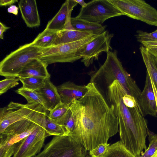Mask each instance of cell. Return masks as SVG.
<instances>
[{"label":"cell","instance_id":"obj_1","mask_svg":"<svg viewBox=\"0 0 157 157\" xmlns=\"http://www.w3.org/2000/svg\"><path fill=\"white\" fill-rule=\"evenodd\" d=\"M86 86V94L70 105L75 124L69 136L89 152L108 143L118 131L119 122L94 83L90 82Z\"/></svg>","mask_w":157,"mask_h":157},{"label":"cell","instance_id":"obj_2","mask_svg":"<svg viewBox=\"0 0 157 157\" xmlns=\"http://www.w3.org/2000/svg\"><path fill=\"white\" fill-rule=\"evenodd\" d=\"M125 92L114 81L108 87L107 100L118 119L121 141L135 157H140L147 148L146 140L149 130L136 99Z\"/></svg>","mask_w":157,"mask_h":157},{"label":"cell","instance_id":"obj_3","mask_svg":"<svg viewBox=\"0 0 157 157\" xmlns=\"http://www.w3.org/2000/svg\"><path fill=\"white\" fill-rule=\"evenodd\" d=\"M107 54L104 63L91 75L90 82L94 83L96 80L102 77L109 86L114 81H117L127 93L134 98L137 103L141 90L123 67L118 58L117 51H109Z\"/></svg>","mask_w":157,"mask_h":157},{"label":"cell","instance_id":"obj_4","mask_svg":"<svg viewBox=\"0 0 157 157\" xmlns=\"http://www.w3.org/2000/svg\"><path fill=\"white\" fill-rule=\"evenodd\" d=\"M96 35L42 48L38 58L48 65L57 63H73L82 58L87 44Z\"/></svg>","mask_w":157,"mask_h":157},{"label":"cell","instance_id":"obj_5","mask_svg":"<svg viewBox=\"0 0 157 157\" xmlns=\"http://www.w3.org/2000/svg\"><path fill=\"white\" fill-rule=\"evenodd\" d=\"M42 49L32 42L20 46L0 62V75L6 78L17 77L26 64L32 59L38 58Z\"/></svg>","mask_w":157,"mask_h":157},{"label":"cell","instance_id":"obj_6","mask_svg":"<svg viewBox=\"0 0 157 157\" xmlns=\"http://www.w3.org/2000/svg\"><path fill=\"white\" fill-rule=\"evenodd\" d=\"M47 111L44 109L30 117L9 125L0 133V144L16 148L20 141L30 134L38 125L45 122Z\"/></svg>","mask_w":157,"mask_h":157},{"label":"cell","instance_id":"obj_7","mask_svg":"<svg viewBox=\"0 0 157 157\" xmlns=\"http://www.w3.org/2000/svg\"><path fill=\"white\" fill-rule=\"evenodd\" d=\"M34 157H91L71 136H54Z\"/></svg>","mask_w":157,"mask_h":157},{"label":"cell","instance_id":"obj_8","mask_svg":"<svg viewBox=\"0 0 157 157\" xmlns=\"http://www.w3.org/2000/svg\"><path fill=\"white\" fill-rule=\"evenodd\" d=\"M123 14L157 26V10L142 0H109Z\"/></svg>","mask_w":157,"mask_h":157},{"label":"cell","instance_id":"obj_9","mask_svg":"<svg viewBox=\"0 0 157 157\" xmlns=\"http://www.w3.org/2000/svg\"><path fill=\"white\" fill-rule=\"evenodd\" d=\"M123 15L109 0H93L81 8L76 17L101 25L107 19Z\"/></svg>","mask_w":157,"mask_h":157},{"label":"cell","instance_id":"obj_10","mask_svg":"<svg viewBox=\"0 0 157 157\" xmlns=\"http://www.w3.org/2000/svg\"><path fill=\"white\" fill-rule=\"evenodd\" d=\"M44 109L39 104H23L11 102L7 107L0 108V133L12 124L30 117Z\"/></svg>","mask_w":157,"mask_h":157},{"label":"cell","instance_id":"obj_11","mask_svg":"<svg viewBox=\"0 0 157 157\" xmlns=\"http://www.w3.org/2000/svg\"><path fill=\"white\" fill-rule=\"evenodd\" d=\"M45 122L38 125L18 143L13 157H34L40 152L45 140L48 137L45 128Z\"/></svg>","mask_w":157,"mask_h":157},{"label":"cell","instance_id":"obj_12","mask_svg":"<svg viewBox=\"0 0 157 157\" xmlns=\"http://www.w3.org/2000/svg\"><path fill=\"white\" fill-rule=\"evenodd\" d=\"M114 35L105 30L97 35L86 46L81 61L88 67L94 60H98L99 56L102 52H108L112 49L111 41Z\"/></svg>","mask_w":157,"mask_h":157},{"label":"cell","instance_id":"obj_13","mask_svg":"<svg viewBox=\"0 0 157 157\" xmlns=\"http://www.w3.org/2000/svg\"><path fill=\"white\" fill-rule=\"evenodd\" d=\"M137 103L144 116L147 115L156 116L157 107L155 96L151 78L147 73L144 86L139 96Z\"/></svg>","mask_w":157,"mask_h":157},{"label":"cell","instance_id":"obj_14","mask_svg":"<svg viewBox=\"0 0 157 157\" xmlns=\"http://www.w3.org/2000/svg\"><path fill=\"white\" fill-rule=\"evenodd\" d=\"M77 4L75 0L66 1L58 13L48 22L45 29L57 32L65 28L71 23L72 11Z\"/></svg>","mask_w":157,"mask_h":157},{"label":"cell","instance_id":"obj_15","mask_svg":"<svg viewBox=\"0 0 157 157\" xmlns=\"http://www.w3.org/2000/svg\"><path fill=\"white\" fill-rule=\"evenodd\" d=\"M61 102L70 105L75 100L83 97L86 93V86L77 85L68 81L57 87Z\"/></svg>","mask_w":157,"mask_h":157},{"label":"cell","instance_id":"obj_16","mask_svg":"<svg viewBox=\"0 0 157 157\" xmlns=\"http://www.w3.org/2000/svg\"><path fill=\"white\" fill-rule=\"evenodd\" d=\"M18 5L22 17L28 27L33 28L40 25V19L36 0H20Z\"/></svg>","mask_w":157,"mask_h":157},{"label":"cell","instance_id":"obj_17","mask_svg":"<svg viewBox=\"0 0 157 157\" xmlns=\"http://www.w3.org/2000/svg\"><path fill=\"white\" fill-rule=\"evenodd\" d=\"M48 66L38 58L32 59L24 66L17 77L50 78V75L47 70Z\"/></svg>","mask_w":157,"mask_h":157},{"label":"cell","instance_id":"obj_18","mask_svg":"<svg viewBox=\"0 0 157 157\" xmlns=\"http://www.w3.org/2000/svg\"><path fill=\"white\" fill-rule=\"evenodd\" d=\"M94 35L95 34L90 32L75 29L71 23L57 32L53 46L76 41Z\"/></svg>","mask_w":157,"mask_h":157},{"label":"cell","instance_id":"obj_19","mask_svg":"<svg viewBox=\"0 0 157 157\" xmlns=\"http://www.w3.org/2000/svg\"><path fill=\"white\" fill-rule=\"evenodd\" d=\"M37 91L43 98L47 111L52 110L62 102L57 87L50 81V78L46 79L44 86Z\"/></svg>","mask_w":157,"mask_h":157},{"label":"cell","instance_id":"obj_20","mask_svg":"<svg viewBox=\"0 0 157 157\" xmlns=\"http://www.w3.org/2000/svg\"><path fill=\"white\" fill-rule=\"evenodd\" d=\"M71 23L75 30L91 32L98 35L105 31L106 25L95 23L75 17L71 18Z\"/></svg>","mask_w":157,"mask_h":157},{"label":"cell","instance_id":"obj_21","mask_svg":"<svg viewBox=\"0 0 157 157\" xmlns=\"http://www.w3.org/2000/svg\"><path fill=\"white\" fill-rule=\"evenodd\" d=\"M147 73L149 75L157 91V63L144 46L140 48Z\"/></svg>","mask_w":157,"mask_h":157},{"label":"cell","instance_id":"obj_22","mask_svg":"<svg viewBox=\"0 0 157 157\" xmlns=\"http://www.w3.org/2000/svg\"><path fill=\"white\" fill-rule=\"evenodd\" d=\"M57 33L45 29L32 43L34 46L42 48L51 47L53 45Z\"/></svg>","mask_w":157,"mask_h":157},{"label":"cell","instance_id":"obj_23","mask_svg":"<svg viewBox=\"0 0 157 157\" xmlns=\"http://www.w3.org/2000/svg\"><path fill=\"white\" fill-rule=\"evenodd\" d=\"M102 157H135L121 140L110 145Z\"/></svg>","mask_w":157,"mask_h":157},{"label":"cell","instance_id":"obj_24","mask_svg":"<svg viewBox=\"0 0 157 157\" xmlns=\"http://www.w3.org/2000/svg\"><path fill=\"white\" fill-rule=\"evenodd\" d=\"M48 113L46 117L45 128L48 136H68L65 127L51 119Z\"/></svg>","mask_w":157,"mask_h":157},{"label":"cell","instance_id":"obj_25","mask_svg":"<svg viewBox=\"0 0 157 157\" xmlns=\"http://www.w3.org/2000/svg\"><path fill=\"white\" fill-rule=\"evenodd\" d=\"M15 91L17 93L24 97L27 101L28 103L39 104L45 109L44 100L41 94L37 91L22 87Z\"/></svg>","mask_w":157,"mask_h":157},{"label":"cell","instance_id":"obj_26","mask_svg":"<svg viewBox=\"0 0 157 157\" xmlns=\"http://www.w3.org/2000/svg\"><path fill=\"white\" fill-rule=\"evenodd\" d=\"M18 78L23 84V87L36 91L44 86L46 79L35 77Z\"/></svg>","mask_w":157,"mask_h":157},{"label":"cell","instance_id":"obj_27","mask_svg":"<svg viewBox=\"0 0 157 157\" xmlns=\"http://www.w3.org/2000/svg\"><path fill=\"white\" fill-rule=\"evenodd\" d=\"M69 109V105L61 102L50 111L48 116L51 119L58 122L64 117Z\"/></svg>","mask_w":157,"mask_h":157},{"label":"cell","instance_id":"obj_28","mask_svg":"<svg viewBox=\"0 0 157 157\" xmlns=\"http://www.w3.org/2000/svg\"><path fill=\"white\" fill-rule=\"evenodd\" d=\"M148 147L140 157H157V135L149 131Z\"/></svg>","mask_w":157,"mask_h":157},{"label":"cell","instance_id":"obj_29","mask_svg":"<svg viewBox=\"0 0 157 157\" xmlns=\"http://www.w3.org/2000/svg\"><path fill=\"white\" fill-rule=\"evenodd\" d=\"M136 36L137 41L141 43L157 42V29L150 33L139 30L137 31Z\"/></svg>","mask_w":157,"mask_h":157},{"label":"cell","instance_id":"obj_30","mask_svg":"<svg viewBox=\"0 0 157 157\" xmlns=\"http://www.w3.org/2000/svg\"><path fill=\"white\" fill-rule=\"evenodd\" d=\"M19 78L17 77L6 78L0 82V95L6 92L9 89L19 84Z\"/></svg>","mask_w":157,"mask_h":157},{"label":"cell","instance_id":"obj_31","mask_svg":"<svg viewBox=\"0 0 157 157\" xmlns=\"http://www.w3.org/2000/svg\"><path fill=\"white\" fill-rule=\"evenodd\" d=\"M110 145L108 143L101 144L94 149L89 151V154L91 157H102Z\"/></svg>","mask_w":157,"mask_h":157},{"label":"cell","instance_id":"obj_32","mask_svg":"<svg viewBox=\"0 0 157 157\" xmlns=\"http://www.w3.org/2000/svg\"><path fill=\"white\" fill-rule=\"evenodd\" d=\"M141 44L157 63V42H143Z\"/></svg>","mask_w":157,"mask_h":157},{"label":"cell","instance_id":"obj_33","mask_svg":"<svg viewBox=\"0 0 157 157\" xmlns=\"http://www.w3.org/2000/svg\"><path fill=\"white\" fill-rule=\"evenodd\" d=\"M18 2L17 0H0V6H10Z\"/></svg>","mask_w":157,"mask_h":157},{"label":"cell","instance_id":"obj_34","mask_svg":"<svg viewBox=\"0 0 157 157\" xmlns=\"http://www.w3.org/2000/svg\"><path fill=\"white\" fill-rule=\"evenodd\" d=\"M18 8L15 5H12L8 8L7 11L9 13H12L15 15L18 13Z\"/></svg>","mask_w":157,"mask_h":157},{"label":"cell","instance_id":"obj_35","mask_svg":"<svg viewBox=\"0 0 157 157\" xmlns=\"http://www.w3.org/2000/svg\"><path fill=\"white\" fill-rule=\"evenodd\" d=\"M10 29V27L6 26L1 22H0V38L3 39V33L6 30Z\"/></svg>","mask_w":157,"mask_h":157},{"label":"cell","instance_id":"obj_36","mask_svg":"<svg viewBox=\"0 0 157 157\" xmlns=\"http://www.w3.org/2000/svg\"><path fill=\"white\" fill-rule=\"evenodd\" d=\"M78 3L80 4L82 8H84L86 6L87 3H86L83 0H75Z\"/></svg>","mask_w":157,"mask_h":157},{"label":"cell","instance_id":"obj_37","mask_svg":"<svg viewBox=\"0 0 157 157\" xmlns=\"http://www.w3.org/2000/svg\"><path fill=\"white\" fill-rule=\"evenodd\" d=\"M151 83H152V86L153 89L154 93L155 96L156 103L157 107V91L156 90V89L155 88L154 86V85L153 82L152 81L151 79Z\"/></svg>","mask_w":157,"mask_h":157}]
</instances>
